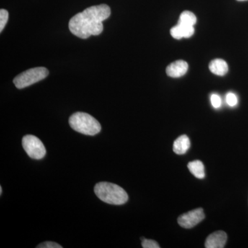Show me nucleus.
I'll return each instance as SVG.
<instances>
[{"instance_id":"1","label":"nucleus","mask_w":248,"mask_h":248,"mask_svg":"<svg viewBox=\"0 0 248 248\" xmlns=\"http://www.w3.org/2000/svg\"><path fill=\"white\" fill-rule=\"evenodd\" d=\"M111 11L107 4L91 6L73 16L69 21L70 31L81 39L99 35L104 31L103 22L110 17Z\"/></svg>"},{"instance_id":"2","label":"nucleus","mask_w":248,"mask_h":248,"mask_svg":"<svg viewBox=\"0 0 248 248\" xmlns=\"http://www.w3.org/2000/svg\"><path fill=\"white\" fill-rule=\"evenodd\" d=\"M94 191L99 200L111 205H123L128 200L127 192L120 186L112 183H98L94 186Z\"/></svg>"},{"instance_id":"3","label":"nucleus","mask_w":248,"mask_h":248,"mask_svg":"<svg viewBox=\"0 0 248 248\" xmlns=\"http://www.w3.org/2000/svg\"><path fill=\"white\" fill-rule=\"evenodd\" d=\"M72 128L83 135L94 136L100 133L102 126L93 116L85 112H78L73 114L69 118Z\"/></svg>"},{"instance_id":"4","label":"nucleus","mask_w":248,"mask_h":248,"mask_svg":"<svg viewBox=\"0 0 248 248\" xmlns=\"http://www.w3.org/2000/svg\"><path fill=\"white\" fill-rule=\"evenodd\" d=\"M49 72L45 67L32 68L23 72L14 78L15 86L18 89H22L45 79Z\"/></svg>"},{"instance_id":"5","label":"nucleus","mask_w":248,"mask_h":248,"mask_svg":"<svg viewBox=\"0 0 248 248\" xmlns=\"http://www.w3.org/2000/svg\"><path fill=\"white\" fill-rule=\"evenodd\" d=\"M22 146L27 154L32 159H42L46 153L43 143L40 139L34 135L24 136L22 139Z\"/></svg>"},{"instance_id":"6","label":"nucleus","mask_w":248,"mask_h":248,"mask_svg":"<svg viewBox=\"0 0 248 248\" xmlns=\"http://www.w3.org/2000/svg\"><path fill=\"white\" fill-rule=\"evenodd\" d=\"M205 218V214L202 208H197L188 213L181 215L178 218L179 226L186 229L194 228Z\"/></svg>"},{"instance_id":"7","label":"nucleus","mask_w":248,"mask_h":248,"mask_svg":"<svg viewBox=\"0 0 248 248\" xmlns=\"http://www.w3.org/2000/svg\"><path fill=\"white\" fill-rule=\"evenodd\" d=\"M227 234L225 232L217 231L209 235L205 243L206 248H223L227 241Z\"/></svg>"},{"instance_id":"8","label":"nucleus","mask_w":248,"mask_h":248,"mask_svg":"<svg viewBox=\"0 0 248 248\" xmlns=\"http://www.w3.org/2000/svg\"><path fill=\"white\" fill-rule=\"evenodd\" d=\"M188 64L184 60H178L172 62L166 68L168 76L173 78H181L187 73Z\"/></svg>"},{"instance_id":"9","label":"nucleus","mask_w":248,"mask_h":248,"mask_svg":"<svg viewBox=\"0 0 248 248\" xmlns=\"http://www.w3.org/2000/svg\"><path fill=\"white\" fill-rule=\"evenodd\" d=\"M190 147V139L187 135H182L178 138L173 144V151L177 155L185 154Z\"/></svg>"},{"instance_id":"10","label":"nucleus","mask_w":248,"mask_h":248,"mask_svg":"<svg viewBox=\"0 0 248 248\" xmlns=\"http://www.w3.org/2000/svg\"><path fill=\"white\" fill-rule=\"evenodd\" d=\"M210 71L213 74L218 76H223L228 72V65L224 60L216 59L210 62L209 65Z\"/></svg>"},{"instance_id":"11","label":"nucleus","mask_w":248,"mask_h":248,"mask_svg":"<svg viewBox=\"0 0 248 248\" xmlns=\"http://www.w3.org/2000/svg\"><path fill=\"white\" fill-rule=\"evenodd\" d=\"M190 172L198 179H202L205 177V170H204V166L203 163L199 160L191 161L187 165Z\"/></svg>"},{"instance_id":"12","label":"nucleus","mask_w":248,"mask_h":248,"mask_svg":"<svg viewBox=\"0 0 248 248\" xmlns=\"http://www.w3.org/2000/svg\"><path fill=\"white\" fill-rule=\"evenodd\" d=\"M197 17L193 13L190 11H184L179 17L178 24H185V25L194 26L197 23Z\"/></svg>"},{"instance_id":"13","label":"nucleus","mask_w":248,"mask_h":248,"mask_svg":"<svg viewBox=\"0 0 248 248\" xmlns=\"http://www.w3.org/2000/svg\"><path fill=\"white\" fill-rule=\"evenodd\" d=\"M180 27L181 31H182L183 37L185 38H189L192 37L195 33V28L194 26L185 25V24H177Z\"/></svg>"},{"instance_id":"14","label":"nucleus","mask_w":248,"mask_h":248,"mask_svg":"<svg viewBox=\"0 0 248 248\" xmlns=\"http://www.w3.org/2000/svg\"><path fill=\"white\" fill-rule=\"evenodd\" d=\"M9 20V12L6 10H0V32H2Z\"/></svg>"},{"instance_id":"15","label":"nucleus","mask_w":248,"mask_h":248,"mask_svg":"<svg viewBox=\"0 0 248 248\" xmlns=\"http://www.w3.org/2000/svg\"><path fill=\"white\" fill-rule=\"evenodd\" d=\"M141 245L143 248H159V245L154 240L146 239L141 238Z\"/></svg>"},{"instance_id":"16","label":"nucleus","mask_w":248,"mask_h":248,"mask_svg":"<svg viewBox=\"0 0 248 248\" xmlns=\"http://www.w3.org/2000/svg\"><path fill=\"white\" fill-rule=\"evenodd\" d=\"M171 35L172 37H174L176 40H181V39L184 38L182 35V31H181L180 27L179 25L175 26V27H172L170 30Z\"/></svg>"},{"instance_id":"17","label":"nucleus","mask_w":248,"mask_h":248,"mask_svg":"<svg viewBox=\"0 0 248 248\" xmlns=\"http://www.w3.org/2000/svg\"><path fill=\"white\" fill-rule=\"evenodd\" d=\"M226 102L227 104L230 106V107H235L237 104L238 99L236 96L235 95L234 93H228L226 96Z\"/></svg>"},{"instance_id":"18","label":"nucleus","mask_w":248,"mask_h":248,"mask_svg":"<svg viewBox=\"0 0 248 248\" xmlns=\"http://www.w3.org/2000/svg\"><path fill=\"white\" fill-rule=\"evenodd\" d=\"M37 248H62V246L57 243L46 241L37 246Z\"/></svg>"},{"instance_id":"19","label":"nucleus","mask_w":248,"mask_h":248,"mask_svg":"<svg viewBox=\"0 0 248 248\" xmlns=\"http://www.w3.org/2000/svg\"><path fill=\"white\" fill-rule=\"evenodd\" d=\"M210 99H211L212 105H213L214 108H218L221 107V99L218 94H213V95L211 96Z\"/></svg>"},{"instance_id":"20","label":"nucleus","mask_w":248,"mask_h":248,"mask_svg":"<svg viewBox=\"0 0 248 248\" xmlns=\"http://www.w3.org/2000/svg\"><path fill=\"white\" fill-rule=\"evenodd\" d=\"M0 194H2V187H1H1H0Z\"/></svg>"},{"instance_id":"21","label":"nucleus","mask_w":248,"mask_h":248,"mask_svg":"<svg viewBox=\"0 0 248 248\" xmlns=\"http://www.w3.org/2000/svg\"><path fill=\"white\" fill-rule=\"evenodd\" d=\"M237 1H247V0H237Z\"/></svg>"}]
</instances>
